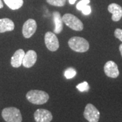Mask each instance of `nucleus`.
I'll use <instances>...</instances> for the list:
<instances>
[{"label": "nucleus", "mask_w": 122, "mask_h": 122, "mask_svg": "<svg viewBox=\"0 0 122 122\" xmlns=\"http://www.w3.org/2000/svg\"><path fill=\"white\" fill-rule=\"evenodd\" d=\"M114 35H115L116 38H117L121 41H122V29H116L115 32H114Z\"/></svg>", "instance_id": "nucleus-20"}, {"label": "nucleus", "mask_w": 122, "mask_h": 122, "mask_svg": "<svg viewBox=\"0 0 122 122\" xmlns=\"http://www.w3.org/2000/svg\"><path fill=\"white\" fill-rule=\"evenodd\" d=\"M4 7V4H3V2H2V0H0V9Z\"/></svg>", "instance_id": "nucleus-24"}, {"label": "nucleus", "mask_w": 122, "mask_h": 122, "mask_svg": "<svg viewBox=\"0 0 122 122\" xmlns=\"http://www.w3.org/2000/svg\"><path fill=\"white\" fill-rule=\"evenodd\" d=\"M76 71L73 69V68H69L67 69L65 71V73H64V75L66 79H71L73 77H74L76 75Z\"/></svg>", "instance_id": "nucleus-17"}, {"label": "nucleus", "mask_w": 122, "mask_h": 122, "mask_svg": "<svg viewBox=\"0 0 122 122\" xmlns=\"http://www.w3.org/2000/svg\"><path fill=\"white\" fill-rule=\"evenodd\" d=\"M45 44L50 51L55 52L59 48V41L56 35L52 32L48 31L45 34Z\"/></svg>", "instance_id": "nucleus-6"}, {"label": "nucleus", "mask_w": 122, "mask_h": 122, "mask_svg": "<svg viewBox=\"0 0 122 122\" xmlns=\"http://www.w3.org/2000/svg\"><path fill=\"white\" fill-rule=\"evenodd\" d=\"M26 98L30 103L40 105H44L48 102L49 100V95L47 92L42 90H33L26 93Z\"/></svg>", "instance_id": "nucleus-1"}, {"label": "nucleus", "mask_w": 122, "mask_h": 122, "mask_svg": "<svg viewBox=\"0 0 122 122\" xmlns=\"http://www.w3.org/2000/svg\"><path fill=\"white\" fill-rule=\"evenodd\" d=\"M104 71L106 75L111 78H116L119 75L117 65L112 61L106 62L104 66Z\"/></svg>", "instance_id": "nucleus-9"}, {"label": "nucleus", "mask_w": 122, "mask_h": 122, "mask_svg": "<svg viewBox=\"0 0 122 122\" xmlns=\"http://www.w3.org/2000/svg\"><path fill=\"white\" fill-rule=\"evenodd\" d=\"M81 11V12H82L83 14H84V15H86V16H87V15H89V14H90V13H91L92 12L91 7H90V5H86L84 8H83Z\"/></svg>", "instance_id": "nucleus-21"}, {"label": "nucleus", "mask_w": 122, "mask_h": 122, "mask_svg": "<svg viewBox=\"0 0 122 122\" xmlns=\"http://www.w3.org/2000/svg\"><path fill=\"white\" fill-rule=\"evenodd\" d=\"M37 53L34 50H29L25 54L22 65L26 68L32 67L37 61Z\"/></svg>", "instance_id": "nucleus-10"}, {"label": "nucleus", "mask_w": 122, "mask_h": 122, "mask_svg": "<svg viewBox=\"0 0 122 122\" xmlns=\"http://www.w3.org/2000/svg\"><path fill=\"white\" fill-rule=\"evenodd\" d=\"M53 19H54V25H55L54 32L56 34H59L63 29V21H62V18L60 12H54L53 13Z\"/></svg>", "instance_id": "nucleus-14"}, {"label": "nucleus", "mask_w": 122, "mask_h": 122, "mask_svg": "<svg viewBox=\"0 0 122 122\" xmlns=\"http://www.w3.org/2000/svg\"><path fill=\"white\" fill-rule=\"evenodd\" d=\"M34 119L36 122H51L53 117L48 110L39 109L34 113Z\"/></svg>", "instance_id": "nucleus-8"}, {"label": "nucleus", "mask_w": 122, "mask_h": 122, "mask_svg": "<svg viewBox=\"0 0 122 122\" xmlns=\"http://www.w3.org/2000/svg\"><path fill=\"white\" fill-rule=\"evenodd\" d=\"M5 4L11 10H18L23 5V0H4Z\"/></svg>", "instance_id": "nucleus-15"}, {"label": "nucleus", "mask_w": 122, "mask_h": 122, "mask_svg": "<svg viewBox=\"0 0 122 122\" xmlns=\"http://www.w3.org/2000/svg\"><path fill=\"white\" fill-rule=\"evenodd\" d=\"M62 18L63 22L71 29L77 31H81L83 30V25L82 22L73 14H65Z\"/></svg>", "instance_id": "nucleus-4"}, {"label": "nucleus", "mask_w": 122, "mask_h": 122, "mask_svg": "<svg viewBox=\"0 0 122 122\" xmlns=\"http://www.w3.org/2000/svg\"><path fill=\"white\" fill-rule=\"evenodd\" d=\"M76 1H77V0H69L70 4H74Z\"/></svg>", "instance_id": "nucleus-22"}, {"label": "nucleus", "mask_w": 122, "mask_h": 122, "mask_svg": "<svg viewBox=\"0 0 122 122\" xmlns=\"http://www.w3.org/2000/svg\"><path fill=\"white\" fill-rule=\"evenodd\" d=\"M119 51H120L121 55H122V44L119 46Z\"/></svg>", "instance_id": "nucleus-23"}, {"label": "nucleus", "mask_w": 122, "mask_h": 122, "mask_svg": "<svg viewBox=\"0 0 122 122\" xmlns=\"http://www.w3.org/2000/svg\"><path fill=\"white\" fill-rule=\"evenodd\" d=\"M37 29V23L34 19L30 18L24 23L22 26V35L28 39L32 37Z\"/></svg>", "instance_id": "nucleus-7"}, {"label": "nucleus", "mask_w": 122, "mask_h": 122, "mask_svg": "<svg viewBox=\"0 0 122 122\" xmlns=\"http://www.w3.org/2000/svg\"><path fill=\"white\" fill-rule=\"evenodd\" d=\"M46 1L49 4L57 7L64 6L66 4V0H46Z\"/></svg>", "instance_id": "nucleus-16"}, {"label": "nucleus", "mask_w": 122, "mask_h": 122, "mask_svg": "<svg viewBox=\"0 0 122 122\" xmlns=\"http://www.w3.org/2000/svg\"><path fill=\"white\" fill-rule=\"evenodd\" d=\"M2 117L6 122H22V117L20 110L16 107H7L1 112Z\"/></svg>", "instance_id": "nucleus-3"}, {"label": "nucleus", "mask_w": 122, "mask_h": 122, "mask_svg": "<svg viewBox=\"0 0 122 122\" xmlns=\"http://www.w3.org/2000/svg\"><path fill=\"white\" fill-rule=\"evenodd\" d=\"M14 29V23L8 18L0 19V33H3L7 31H12Z\"/></svg>", "instance_id": "nucleus-13"}, {"label": "nucleus", "mask_w": 122, "mask_h": 122, "mask_svg": "<svg viewBox=\"0 0 122 122\" xmlns=\"http://www.w3.org/2000/svg\"><path fill=\"white\" fill-rule=\"evenodd\" d=\"M70 48L77 52H86L89 50L90 44L87 40L80 37H73L69 40Z\"/></svg>", "instance_id": "nucleus-2"}, {"label": "nucleus", "mask_w": 122, "mask_h": 122, "mask_svg": "<svg viewBox=\"0 0 122 122\" xmlns=\"http://www.w3.org/2000/svg\"><path fill=\"white\" fill-rule=\"evenodd\" d=\"M76 87L79 90V91L80 92H87L90 89V86L88 85V83L86 81H84L82 83L78 84Z\"/></svg>", "instance_id": "nucleus-18"}, {"label": "nucleus", "mask_w": 122, "mask_h": 122, "mask_svg": "<svg viewBox=\"0 0 122 122\" xmlns=\"http://www.w3.org/2000/svg\"><path fill=\"white\" fill-rule=\"evenodd\" d=\"M100 112L92 104H87L83 112V116L89 122H98Z\"/></svg>", "instance_id": "nucleus-5"}, {"label": "nucleus", "mask_w": 122, "mask_h": 122, "mask_svg": "<svg viewBox=\"0 0 122 122\" xmlns=\"http://www.w3.org/2000/svg\"><path fill=\"white\" fill-rule=\"evenodd\" d=\"M25 54V51L22 49H18V50H16L11 58V65L14 68L20 67L22 65Z\"/></svg>", "instance_id": "nucleus-12"}, {"label": "nucleus", "mask_w": 122, "mask_h": 122, "mask_svg": "<svg viewBox=\"0 0 122 122\" xmlns=\"http://www.w3.org/2000/svg\"><path fill=\"white\" fill-rule=\"evenodd\" d=\"M90 2V0H81L80 1H79L78 3H77V5H76L77 9L78 10L81 11L83 8H84L86 5L89 4Z\"/></svg>", "instance_id": "nucleus-19"}, {"label": "nucleus", "mask_w": 122, "mask_h": 122, "mask_svg": "<svg viewBox=\"0 0 122 122\" xmlns=\"http://www.w3.org/2000/svg\"><path fill=\"white\" fill-rule=\"evenodd\" d=\"M108 10L112 14V20L115 22L119 21L122 17V8L117 4H111L108 6Z\"/></svg>", "instance_id": "nucleus-11"}]
</instances>
